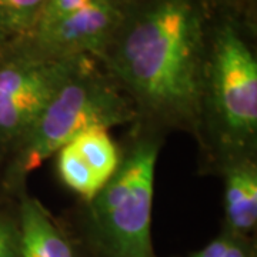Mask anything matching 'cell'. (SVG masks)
Masks as SVG:
<instances>
[{
	"mask_svg": "<svg viewBox=\"0 0 257 257\" xmlns=\"http://www.w3.org/2000/svg\"><path fill=\"white\" fill-rule=\"evenodd\" d=\"M224 180V214L230 233L243 234L257 221V165L254 157H240L220 167Z\"/></svg>",
	"mask_w": 257,
	"mask_h": 257,
	"instance_id": "cell-7",
	"label": "cell"
},
{
	"mask_svg": "<svg viewBox=\"0 0 257 257\" xmlns=\"http://www.w3.org/2000/svg\"><path fill=\"white\" fill-rule=\"evenodd\" d=\"M136 109L96 57L82 55L12 152L8 182L23 183L32 172L92 126L135 123Z\"/></svg>",
	"mask_w": 257,
	"mask_h": 257,
	"instance_id": "cell-3",
	"label": "cell"
},
{
	"mask_svg": "<svg viewBox=\"0 0 257 257\" xmlns=\"http://www.w3.org/2000/svg\"><path fill=\"white\" fill-rule=\"evenodd\" d=\"M251 23L214 9L203 72L199 140L216 165L254 157L257 143V60Z\"/></svg>",
	"mask_w": 257,
	"mask_h": 257,
	"instance_id": "cell-2",
	"label": "cell"
},
{
	"mask_svg": "<svg viewBox=\"0 0 257 257\" xmlns=\"http://www.w3.org/2000/svg\"><path fill=\"white\" fill-rule=\"evenodd\" d=\"M56 155L57 173L66 187L76 193L83 202H92L104 183L93 172L69 143L62 146Z\"/></svg>",
	"mask_w": 257,
	"mask_h": 257,
	"instance_id": "cell-10",
	"label": "cell"
},
{
	"mask_svg": "<svg viewBox=\"0 0 257 257\" xmlns=\"http://www.w3.org/2000/svg\"><path fill=\"white\" fill-rule=\"evenodd\" d=\"M214 9L229 12L237 18L244 19L251 23L254 15L256 0H211Z\"/></svg>",
	"mask_w": 257,
	"mask_h": 257,
	"instance_id": "cell-14",
	"label": "cell"
},
{
	"mask_svg": "<svg viewBox=\"0 0 257 257\" xmlns=\"http://www.w3.org/2000/svg\"><path fill=\"white\" fill-rule=\"evenodd\" d=\"M96 2H99V0H43V5L39 10V15H37L36 22H35L32 30L43 28V26L57 22L66 16H70Z\"/></svg>",
	"mask_w": 257,
	"mask_h": 257,
	"instance_id": "cell-12",
	"label": "cell"
},
{
	"mask_svg": "<svg viewBox=\"0 0 257 257\" xmlns=\"http://www.w3.org/2000/svg\"><path fill=\"white\" fill-rule=\"evenodd\" d=\"M18 230L20 257H73L69 241L46 209L28 194L22 196Z\"/></svg>",
	"mask_w": 257,
	"mask_h": 257,
	"instance_id": "cell-8",
	"label": "cell"
},
{
	"mask_svg": "<svg viewBox=\"0 0 257 257\" xmlns=\"http://www.w3.org/2000/svg\"><path fill=\"white\" fill-rule=\"evenodd\" d=\"M211 0H132L97 60L132 100L138 123L199 138Z\"/></svg>",
	"mask_w": 257,
	"mask_h": 257,
	"instance_id": "cell-1",
	"label": "cell"
},
{
	"mask_svg": "<svg viewBox=\"0 0 257 257\" xmlns=\"http://www.w3.org/2000/svg\"><path fill=\"white\" fill-rule=\"evenodd\" d=\"M0 257H20L19 230L3 217H0Z\"/></svg>",
	"mask_w": 257,
	"mask_h": 257,
	"instance_id": "cell-13",
	"label": "cell"
},
{
	"mask_svg": "<svg viewBox=\"0 0 257 257\" xmlns=\"http://www.w3.org/2000/svg\"><path fill=\"white\" fill-rule=\"evenodd\" d=\"M160 132L135 121L117 170L89 202L93 233L107 257H155L152 209Z\"/></svg>",
	"mask_w": 257,
	"mask_h": 257,
	"instance_id": "cell-4",
	"label": "cell"
},
{
	"mask_svg": "<svg viewBox=\"0 0 257 257\" xmlns=\"http://www.w3.org/2000/svg\"><path fill=\"white\" fill-rule=\"evenodd\" d=\"M132 0H99L70 16L32 30L20 45L53 59L99 57L114 37Z\"/></svg>",
	"mask_w": 257,
	"mask_h": 257,
	"instance_id": "cell-6",
	"label": "cell"
},
{
	"mask_svg": "<svg viewBox=\"0 0 257 257\" xmlns=\"http://www.w3.org/2000/svg\"><path fill=\"white\" fill-rule=\"evenodd\" d=\"M221 257H250L248 256L247 247L246 244L241 241L239 234H234L233 239H231V243L227 247V250L224 251V254Z\"/></svg>",
	"mask_w": 257,
	"mask_h": 257,
	"instance_id": "cell-15",
	"label": "cell"
},
{
	"mask_svg": "<svg viewBox=\"0 0 257 257\" xmlns=\"http://www.w3.org/2000/svg\"><path fill=\"white\" fill-rule=\"evenodd\" d=\"M0 52V149L13 152L79 56L45 57L20 43Z\"/></svg>",
	"mask_w": 257,
	"mask_h": 257,
	"instance_id": "cell-5",
	"label": "cell"
},
{
	"mask_svg": "<svg viewBox=\"0 0 257 257\" xmlns=\"http://www.w3.org/2000/svg\"><path fill=\"white\" fill-rule=\"evenodd\" d=\"M43 0H0V49L28 36Z\"/></svg>",
	"mask_w": 257,
	"mask_h": 257,
	"instance_id": "cell-11",
	"label": "cell"
},
{
	"mask_svg": "<svg viewBox=\"0 0 257 257\" xmlns=\"http://www.w3.org/2000/svg\"><path fill=\"white\" fill-rule=\"evenodd\" d=\"M69 145L104 184L117 170L120 149L111 139L109 128L101 126L84 128L69 142Z\"/></svg>",
	"mask_w": 257,
	"mask_h": 257,
	"instance_id": "cell-9",
	"label": "cell"
}]
</instances>
